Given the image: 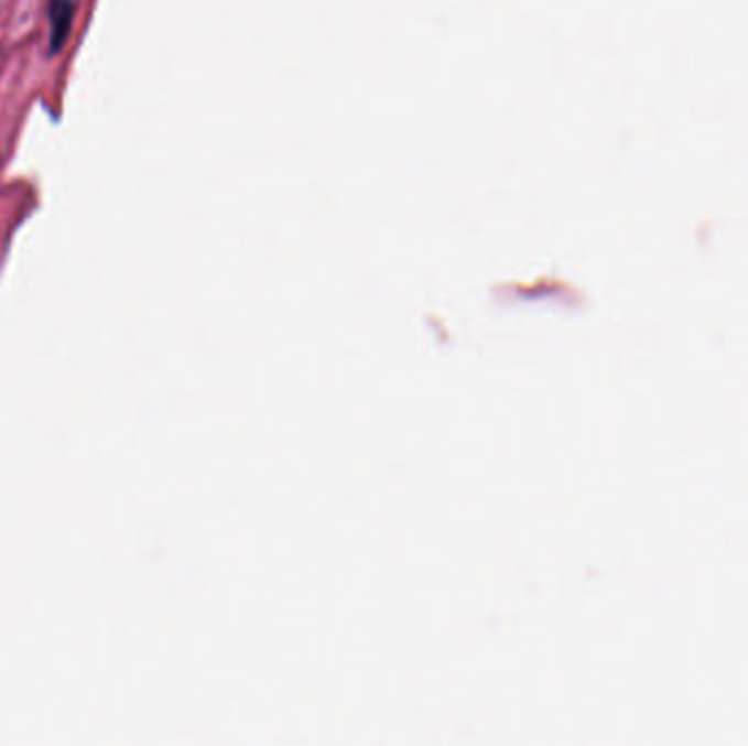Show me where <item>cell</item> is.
<instances>
[{
	"label": "cell",
	"instance_id": "cell-1",
	"mask_svg": "<svg viewBox=\"0 0 748 746\" xmlns=\"http://www.w3.org/2000/svg\"><path fill=\"white\" fill-rule=\"evenodd\" d=\"M73 18H75V0H48V29H51L48 51L51 55H57L68 42Z\"/></svg>",
	"mask_w": 748,
	"mask_h": 746
}]
</instances>
